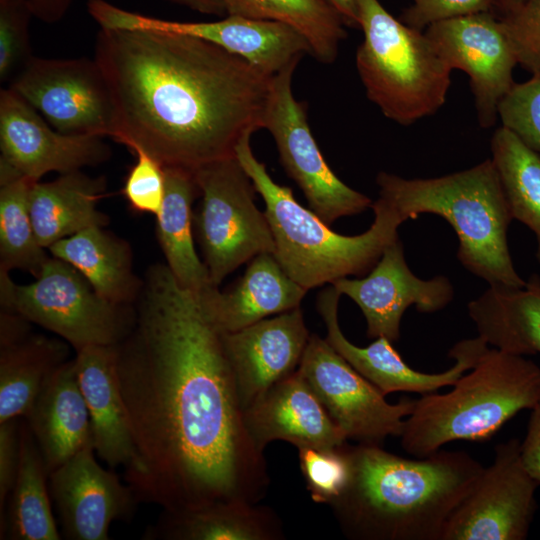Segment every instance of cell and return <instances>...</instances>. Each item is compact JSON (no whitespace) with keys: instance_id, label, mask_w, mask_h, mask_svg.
Masks as SVG:
<instances>
[{"instance_id":"74e56055","label":"cell","mask_w":540,"mask_h":540,"mask_svg":"<svg viewBox=\"0 0 540 540\" xmlns=\"http://www.w3.org/2000/svg\"><path fill=\"white\" fill-rule=\"evenodd\" d=\"M131 151L136 162L125 178L123 196L133 211L156 216L165 195L164 166L140 148Z\"/></svg>"},{"instance_id":"603a6c76","label":"cell","mask_w":540,"mask_h":540,"mask_svg":"<svg viewBox=\"0 0 540 540\" xmlns=\"http://www.w3.org/2000/svg\"><path fill=\"white\" fill-rule=\"evenodd\" d=\"M307 291L273 254L262 253L248 262L243 276L230 289L221 292L211 285L197 295L213 324L229 333L300 307Z\"/></svg>"},{"instance_id":"e0dca14e","label":"cell","mask_w":540,"mask_h":540,"mask_svg":"<svg viewBox=\"0 0 540 540\" xmlns=\"http://www.w3.org/2000/svg\"><path fill=\"white\" fill-rule=\"evenodd\" d=\"M331 285L359 306L367 323L368 338L383 336L392 343L400 337L401 319L409 306L414 305L421 313H434L444 309L454 297L447 277L423 280L412 273L399 238L386 246L368 274L355 279L340 278Z\"/></svg>"},{"instance_id":"8992f818","label":"cell","mask_w":540,"mask_h":540,"mask_svg":"<svg viewBox=\"0 0 540 540\" xmlns=\"http://www.w3.org/2000/svg\"><path fill=\"white\" fill-rule=\"evenodd\" d=\"M452 386L415 400L400 435L407 453L422 458L452 441H488L517 413L540 403V367L488 347Z\"/></svg>"},{"instance_id":"3957f363","label":"cell","mask_w":540,"mask_h":540,"mask_svg":"<svg viewBox=\"0 0 540 540\" xmlns=\"http://www.w3.org/2000/svg\"><path fill=\"white\" fill-rule=\"evenodd\" d=\"M347 451L348 481L330 507L354 540H441L484 470L464 451L440 449L416 459L373 444L348 445Z\"/></svg>"},{"instance_id":"83f0119b","label":"cell","mask_w":540,"mask_h":540,"mask_svg":"<svg viewBox=\"0 0 540 540\" xmlns=\"http://www.w3.org/2000/svg\"><path fill=\"white\" fill-rule=\"evenodd\" d=\"M145 539L164 540H280L284 539L277 513L258 503H218L184 511L163 510Z\"/></svg>"},{"instance_id":"d590c367","label":"cell","mask_w":540,"mask_h":540,"mask_svg":"<svg viewBox=\"0 0 540 540\" xmlns=\"http://www.w3.org/2000/svg\"><path fill=\"white\" fill-rule=\"evenodd\" d=\"M28 0H0V80L11 81L33 57Z\"/></svg>"},{"instance_id":"7bdbcfd3","label":"cell","mask_w":540,"mask_h":540,"mask_svg":"<svg viewBox=\"0 0 540 540\" xmlns=\"http://www.w3.org/2000/svg\"><path fill=\"white\" fill-rule=\"evenodd\" d=\"M73 0H28L33 16L46 23H54L61 20Z\"/></svg>"},{"instance_id":"8d00e7d4","label":"cell","mask_w":540,"mask_h":540,"mask_svg":"<svg viewBox=\"0 0 540 540\" xmlns=\"http://www.w3.org/2000/svg\"><path fill=\"white\" fill-rule=\"evenodd\" d=\"M498 118L540 155V75L512 86L499 103Z\"/></svg>"},{"instance_id":"bcb514c9","label":"cell","mask_w":540,"mask_h":540,"mask_svg":"<svg viewBox=\"0 0 540 540\" xmlns=\"http://www.w3.org/2000/svg\"><path fill=\"white\" fill-rule=\"evenodd\" d=\"M524 0H493V13L498 17L505 16L517 7H519Z\"/></svg>"},{"instance_id":"b9f144b4","label":"cell","mask_w":540,"mask_h":540,"mask_svg":"<svg viewBox=\"0 0 540 540\" xmlns=\"http://www.w3.org/2000/svg\"><path fill=\"white\" fill-rule=\"evenodd\" d=\"M521 454L526 468L540 484V403L531 409Z\"/></svg>"},{"instance_id":"44dd1931","label":"cell","mask_w":540,"mask_h":540,"mask_svg":"<svg viewBox=\"0 0 540 540\" xmlns=\"http://www.w3.org/2000/svg\"><path fill=\"white\" fill-rule=\"evenodd\" d=\"M244 420L263 452L275 440L318 449L339 448L348 440L298 368L244 409Z\"/></svg>"},{"instance_id":"52a82bcc","label":"cell","mask_w":540,"mask_h":540,"mask_svg":"<svg viewBox=\"0 0 540 540\" xmlns=\"http://www.w3.org/2000/svg\"><path fill=\"white\" fill-rule=\"evenodd\" d=\"M358 11L364 38L356 67L368 99L400 125L436 113L452 70L426 33L396 19L379 0H358Z\"/></svg>"},{"instance_id":"7c38bea8","label":"cell","mask_w":540,"mask_h":540,"mask_svg":"<svg viewBox=\"0 0 540 540\" xmlns=\"http://www.w3.org/2000/svg\"><path fill=\"white\" fill-rule=\"evenodd\" d=\"M334 422L347 439L381 445L401 435L415 400L391 404L385 395L357 372L326 339L311 334L298 366Z\"/></svg>"},{"instance_id":"f1b7e54d","label":"cell","mask_w":540,"mask_h":540,"mask_svg":"<svg viewBox=\"0 0 540 540\" xmlns=\"http://www.w3.org/2000/svg\"><path fill=\"white\" fill-rule=\"evenodd\" d=\"M165 195L156 217V233L166 265L178 283L195 294L213 285L193 242L192 203L200 195L194 172L164 167Z\"/></svg>"},{"instance_id":"ee69618b","label":"cell","mask_w":540,"mask_h":540,"mask_svg":"<svg viewBox=\"0 0 540 540\" xmlns=\"http://www.w3.org/2000/svg\"><path fill=\"white\" fill-rule=\"evenodd\" d=\"M342 18L345 26L359 28L358 0H323Z\"/></svg>"},{"instance_id":"1f68e13d","label":"cell","mask_w":540,"mask_h":540,"mask_svg":"<svg viewBox=\"0 0 540 540\" xmlns=\"http://www.w3.org/2000/svg\"><path fill=\"white\" fill-rule=\"evenodd\" d=\"M226 13L290 25L308 41L311 55L332 63L346 37L340 15L323 0H223Z\"/></svg>"},{"instance_id":"f6af8a7d","label":"cell","mask_w":540,"mask_h":540,"mask_svg":"<svg viewBox=\"0 0 540 540\" xmlns=\"http://www.w3.org/2000/svg\"><path fill=\"white\" fill-rule=\"evenodd\" d=\"M179 5H183L196 12L223 16L226 13V9L223 0H169Z\"/></svg>"},{"instance_id":"9c48e42d","label":"cell","mask_w":540,"mask_h":540,"mask_svg":"<svg viewBox=\"0 0 540 540\" xmlns=\"http://www.w3.org/2000/svg\"><path fill=\"white\" fill-rule=\"evenodd\" d=\"M202 196L193 225L210 281L224 278L262 253H275L273 234L264 212L255 204L252 180L235 156L194 171Z\"/></svg>"},{"instance_id":"4316f807","label":"cell","mask_w":540,"mask_h":540,"mask_svg":"<svg viewBox=\"0 0 540 540\" xmlns=\"http://www.w3.org/2000/svg\"><path fill=\"white\" fill-rule=\"evenodd\" d=\"M478 336L514 355L540 353V277L522 287L489 286L467 305Z\"/></svg>"},{"instance_id":"30bf717a","label":"cell","mask_w":540,"mask_h":540,"mask_svg":"<svg viewBox=\"0 0 540 540\" xmlns=\"http://www.w3.org/2000/svg\"><path fill=\"white\" fill-rule=\"evenodd\" d=\"M294 61L272 76L263 128L277 146L280 162L303 191L310 210L331 226L337 219L362 213L372 200L346 185L325 161L307 121L306 104L292 90Z\"/></svg>"},{"instance_id":"d6a6232c","label":"cell","mask_w":540,"mask_h":540,"mask_svg":"<svg viewBox=\"0 0 540 540\" xmlns=\"http://www.w3.org/2000/svg\"><path fill=\"white\" fill-rule=\"evenodd\" d=\"M491 153L512 218L534 233L540 263V155L503 126L492 136Z\"/></svg>"},{"instance_id":"5b68a950","label":"cell","mask_w":540,"mask_h":540,"mask_svg":"<svg viewBox=\"0 0 540 540\" xmlns=\"http://www.w3.org/2000/svg\"><path fill=\"white\" fill-rule=\"evenodd\" d=\"M251 136H244L235 157L265 202L275 253L284 271L309 290L348 277H363L375 266L387 245L399 238L403 223L398 214L378 198L372 204L374 221L355 236L333 231L312 210L297 202L292 190L276 183L251 148Z\"/></svg>"},{"instance_id":"277c9868","label":"cell","mask_w":540,"mask_h":540,"mask_svg":"<svg viewBox=\"0 0 540 540\" xmlns=\"http://www.w3.org/2000/svg\"><path fill=\"white\" fill-rule=\"evenodd\" d=\"M379 198L405 222L420 214L444 218L455 231L457 258L489 286L522 287L507 242L513 220L491 159L436 178L406 179L387 172L376 177Z\"/></svg>"},{"instance_id":"ba28073f","label":"cell","mask_w":540,"mask_h":540,"mask_svg":"<svg viewBox=\"0 0 540 540\" xmlns=\"http://www.w3.org/2000/svg\"><path fill=\"white\" fill-rule=\"evenodd\" d=\"M2 310L57 334L76 351L90 345H116L132 330L135 305H118L101 297L67 262L50 256L30 284L0 276Z\"/></svg>"},{"instance_id":"5bb4252c","label":"cell","mask_w":540,"mask_h":540,"mask_svg":"<svg viewBox=\"0 0 540 540\" xmlns=\"http://www.w3.org/2000/svg\"><path fill=\"white\" fill-rule=\"evenodd\" d=\"M88 12L105 29H148L190 35L210 42L268 75H275L305 54L306 38L288 24L237 15L211 22L162 20L119 8L105 0H88Z\"/></svg>"},{"instance_id":"d4e9b609","label":"cell","mask_w":540,"mask_h":540,"mask_svg":"<svg viewBox=\"0 0 540 540\" xmlns=\"http://www.w3.org/2000/svg\"><path fill=\"white\" fill-rule=\"evenodd\" d=\"M90 283L104 299L118 305L136 304L144 281L133 269L130 244L106 231L92 226L54 243L47 249Z\"/></svg>"},{"instance_id":"6da1fadb","label":"cell","mask_w":540,"mask_h":540,"mask_svg":"<svg viewBox=\"0 0 540 540\" xmlns=\"http://www.w3.org/2000/svg\"><path fill=\"white\" fill-rule=\"evenodd\" d=\"M131 332L115 345L138 454L125 473L166 511L259 503L270 477L244 420L223 332L166 264L149 267Z\"/></svg>"},{"instance_id":"7402d4cb","label":"cell","mask_w":540,"mask_h":540,"mask_svg":"<svg viewBox=\"0 0 540 540\" xmlns=\"http://www.w3.org/2000/svg\"><path fill=\"white\" fill-rule=\"evenodd\" d=\"M74 360L97 456L111 468L133 471L138 454L119 385L115 345L86 346L76 351Z\"/></svg>"},{"instance_id":"4dcf8cb0","label":"cell","mask_w":540,"mask_h":540,"mask_svg":"<svg viewBox=\"0 0 540 540\" xmlns=\"http://www.w3.org/2000/svg\"><path fill=\"white\" fill-rule=\"evenodd\" d=\"M66 343L30 331L0 343V423L26 416L47 380L68 361Z\"/></svg>"},{"instance_id":"7a4b0ae2","label":"cell","mask_w":540,"mask_h":540,"mask_svg":"<svg viewBox=\"0 0 540 540\" xmlns=\"http://www.w3.org/2000/svg\"><path fill=\"white\" fill-rule=\"evenodd\" d=\"M95 61L112 96L115 141L164 167L195 171L235 156L263 128L273 75L210 42L148 29H105Z\"/></svg>"},{"instance_id":"8fae6325","label":"cell","mask_w":540,"mask_h":540,"mask_svg":"<svg viewBox=\"0 0 540 540\" xmlns=\"http://www.w3.org/2000/svg\"><path fill=\"white\" fill-rule=\"evenodd\" d=\"M9 88L61 133L116 135L112 96L95 59L32 57L10 81Z\"/></svg>"},{"instance_id":"f546056e","label":"cell","mask_w":540,"mask_h":540,"mask_svg":"<svg viewBox=\"0 0 540 540\" xmlns=\"http://www.w3.org/2000/svg\"><path fill=\"white\" fill-rule=\"evenodd\" d=\"M49 474L26 420L19 425V464L8 509L0 521V538L12 540H58L52 514Z\"/></svg>"},{"instance_id":"d6986e66","label":"cell","mask_w":540,"mask_h":540,"mask_svg":"<svg viewBox=\"0 0 540 540\" xmlns=\"http://www.w3.org/2000/svg\"><path fill=\"white\" fill-rule=\"evenodd\" d=\"M341 294L331 285L317 297L316 307L327 329L326 340L357 372L375 385L383 395L413 392L421 395L452 386L466 371L471 370L488 344L481 338L465 339L449 351L455 364L441 373H424L410 367L386 337L375 338L367 347L351 343L341 331L338 305Z\"/></svg>"},{"instance_id":"60d3db41","label":"cell","mask_w":540,"mask_h":540,"mask_svg":"<svg viewBox=\"0 0 540 540\" xmlns=\"http://www.w3.org/2000/svg\"><path fill=\"white\" fill-rule=\"evenodd\" d=\"M20 418L0 423V521L12 491L19 464Z\"/></svg>"},{"instance_id":"2e32d148","label":"cell","mask_w":540,"mask_h":540,"mask_svg":"<svg viewBox=\"0 0 540 540\" xmlns=\"http://www.w3.org/2000/svg\"><path fill=\"white\" fill-rule=\"evenodd\" d=\"M451 70L470 80L478 123L492 127L518 64L500 18L492 11L447 19L424 30Z\"/></svg>"},{"instance_id":"cb8c5ba5","label":"cell","mask_w":540,"mask_h":540,"mask_svg":"<svg viewBox=\"0 0 540 540\" xmlns=\"http://www.w3.org/2000/svg\"><path fill=\"white\" fill-rule=\"evenodd\" d=\"M23 418L38 444L49 475L92 442L89 411L74 359L63 363L52 374Z\"/></svg>"},{"instance_id":"e575fe53","label":"cell","mask_w":540,"mask_h":540,"mask_svg":"<svg viewBox=\"0 0 540 540\" xmlns=\"http://www.w3.org/2000/svg\"><path fill=\"white\" fill-rule=\"evenodd\" d=\"M347 447L297 448L300 470L314 502L330 506L345 489L350 471Z\"/></svg>"},{"instance_id":"4fadbf2b","label":"cell","mask_w":540,"mask_h":540,"mask_svg":"<svg viewBox=\"0 0 540 540\" xmlns=\"http://www.w3.org/2000/svg\"><path fill=\"white\" fill-rule=\"evenodd\" d=\"M539 486L523 462L521 441L499 443L491 465L447 520L441 540L526 539Z\"/></svg>"},{"instance_id":"ab89813d","label":"cell","mask_w":540,"mask_h":540,"mask_svg":"<svg viewBox=\"0 0 540 540\" xmlns=\"http://www.w3.org/2000/svg\"><path fill=\"white\" fill-rule=\"evenodd\" d=\"M493 12V0H412L405 9L401 21L424 31L430 25L464 15Z\"/></svg>"},{"instance_id":"ac0fdd59","label":"cell","mask_w":540,"mask_h":540,"mask_svg":"<svg viewBox=\"0 0 540 540\" xmlns=\"http://www.w3.org/2000/svg\"><path fill=\"white\" fill-rule=\"evenodd\" d=\"M89 442L49 475L62 534L69 540H107L112 522L130 520L139 502L131 487L96 460Z\"/></svg>"},{"instance_id":"836d02e7","label":"cell","mask_w":540,"mask_h":540,"mask_svg":"<svg viewBox=\"0 0 540 540\" xmlns=\"http://www.w3.org/2000/svg\"><path fill=\"white\" fill-rule=\"evenodd\" d=\"M32 184L24 178L0 184V276L19 269L37 278L50 257L37 241L29 212Z\"/></svg>"},{"instance_id":"ffe728a7","label":"cell","mask_w":540,"mask_h":540,"mask_svg":"<svg viewBox=\"0 0 540 540\" xmlns=\"http://www.w3.org/2000/svg\"><path fill=\"white\" fill-rule=\"evenodd\" d=\"M309 338L300 307L235 332H223L243 411L297 370Z\"/></svg>"},{"instance_id":"9a60e30c","label":"cell","mask_w":540,"mask_h":540,"mask_svg":"<svg viewBox=\"0 0 540 540\" xmlns=\"http://www.w3.org/2000/svg\"><path fill=\"white\" fill-rule=\"evenodd\" d=\"M102 138L52 129L12 89L0 92V184L19 178L35 183L52 171L65 174L103 163L111 152Z\"/></svg>"},{"instance_id":"f35d334b","label":"cell","mask_w":540,"mask_h":540,"mask_svg":"<svg viewBox=\"0 0 540 540\" xmlns=\"http://www.w3.org/2000/svg\"><path fill=\"white\" fill-rule=\"evenodd\" d=\"M499 18L517 63L532 75H540V0H524Z\"/></svg>"},{"instance_id":"484cf974","label":"cell","mask_w":540,"mask_h":540,"mask_svg":"<svg viewBox=\"0 0 540 540\" xmlns=\"http://www.w3.org/2000/svg\"><path fill=\"white\" fill-rule=\"evenodd\" d=\"M106 181L79 171L61 174L51 182H35L29 193V212L38 243L45 249L92 226L105 227L108 216L97 209Z\"/></svg>"}]
</instances>
